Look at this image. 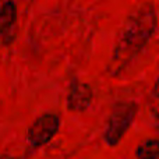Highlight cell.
Masks as SVG:
<instances>
[{
	"instance_id": "6da1fadb",
	"label": "cell",
	"mask_w": 159,
	"mask_h": 159,
	"mask_svg": "<svg viewBox=\"0 0 159 159\" xmlns=\"http://www.w3.org/2000/svg\"><path fill=\"white\" fill-rule=\"evenodd\" d=\"M157 28V11L152 3L134 6L126 17L116 39L112 59L107 66L110 74L123 71L147 46Z\"/></svg>"
},
{
	"instance_id": "7a4b0ae2",
	"label": "cell",
	"mask_w": 159,
	"mask_h": 159,
	"mask_svg": "<svg viewBox=\"0 0 159 159\" xmlns=\"http://www.w3.org/2000/svg\"><path fill=\"white\" fill-rule=\"evenodd\" d=\"M138 112V103L133 101L117 102L113 105L103 130V141L109 147H117L131 127Z\"/></svg>"
},
{
	"instance_id": "3957f363",
	"label": "cell",
	"mask_w": 159,
	"mask_h": 159,
	"mask_svg": "<svg viewBox=\"0 0 159 159\" xmlns=\"http://www.w3.org/2000/svg\"><path fill=\"white\" fill-rule=\"evenodd\" d=\"M60 129V117L55 113H42L31 123L27 130V143L31 151L42 148L53 140Z\"/></svg>"
},
{
	"instance_id": "277c9868",
	"label": "cell",
	"mask_w": 159,
	"mask_h": 159,
	"mask_svg": "<svg viewBox=\"0 0 159 159\" xmlns=\"http://www.w3.org/2000/svg\"><path fill=\"white\" fill-rule=\"evenodd\" d=\"M92 88L78 78H73L66 95V106L71 112H84L92 103Z\"/></svg>"
},
{
	"instance_id": "5b68a950",
	"label": "cell",
	"mask_w": 159,
	"mask_h": 159,
	"mask_svg": "<svg viewBox=\"0 0 159 159\" xmlns=\"http://www.w3.org/2000/svg\"><path fill=\"white\" fill-rule=\"evenodd\" d=\"M17 32V4L3 2L0 7V41L3 46H10Z\"/></svg>"
},
{
	"instance_id": "8992f818",
	"label": "cell",
	"mask_w": 159,
	"mask_h": 159,
	"mask_svg": "<svg viewBox=\"0 0 159 159\" xmlns=\"http://www.w3.org/2000/svg\"><path fill=\"white\" fill-rule=\"evenodd\" d=\"M147 107H148V116L152 127L159 133V77L155 80L154 85L149 91Z\"/></svg>"
},
{
	"instance_id": "52a82bcc",
	"label": "cell",
	"mask_w": 159,
	"mask_h": 159,
	"mask_svg": "<svg viewBox=\"0 0 159 159\" xmlns=\"http://www.w3.org/2000/svg\"><path fill=\"white\" fill-rule=\"evenodd\" d=\"M137 159H159V138H147L135 149Z\"/></svg>"
}]
</instances>
